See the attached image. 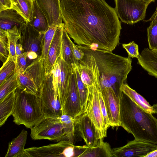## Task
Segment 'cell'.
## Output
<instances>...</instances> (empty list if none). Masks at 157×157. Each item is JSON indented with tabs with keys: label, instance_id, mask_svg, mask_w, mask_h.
<instances>
[{
	"label": "cell",
	"instance_id": "45",
	"mask_svg": "<svg viewBox=\"0 0 157 157\" xmlns=\"http://www.w3.org/2000/svg\"><path fill=\"white\" fill-rule=\"evenodd\" d=\"M152 107L154 113H155L157 114V103L156 104H154Z\"/></svg>",
	"mask_w": 157,
	"mask_h": 157
},
{
	"label": "cell",
	"instance_id": "1",
	"mask_svg": "<svg viewBox=\"0 0 157 157\" xmlns=\"http://www.w3.org/2000/svg\"><path fill=\"white\" fill-rule=\"evenodd\" d=\"M64 28L78 45L112 52L122 29L114 8L105 0H61Z\"/></svg>",
	"mask_w": 157,
	"mask_h": 157
},
{
	"label": "cell",
	"instance_id": "9",
	"mask_svg": "<svg viewBox=\"0 0 157 157\" xmlns=\"http://www.w3.org/2000/svg\"><path fill=\"white\" fill-rule=\"evenodd\" d=\"M31 130L30 136L33 140L47 139L56 142L67 140L59 118L45 117Z\"/></svg>",
	"mask_w": 157,
	"mask_h": 157
},
{
	"label": "cell",
	"instance_id": "47",
	"mask_svg": "<svg viewBox=\"0 0 157 157\" xmlns=\"http://www.w3.org/2000/svg\"><path fill=\"white\" fill-rule=\"evenodd\" d=\"M154 51L155 52H157V50H154Z\"/></svg>",
	"mask_w": 157,
	"mask_h": 157
},
{
	"label": "cell",
	"instance_id": "27",
	"mask_svg": "<svg viewBox=\"0 0 157 157\" xmlns=\"http://www.w3.org/2000/svg\"><path fill=\"white\" fill-rule=\"evenodd\" d=\"M12 9L21 15L27 22L32 20L33 0H11Z\"/></svg>",
	"mask_w": 157,
	"mask_h": 157
},
{
	"label": "cell",
	"instance_id": "36",
	"mask_svg": "<svg viewBox=\"0 0 157 157\" xmlns=\"http://www.w3.org/2000/svg\"><path fill=\"white\" fill-rule=\"evenodd\" d=\"M147 37L149 48L157 50V21L150 23L147 28Z\"/></svg>",
	"mask_w": 157,
	"mask_h": 157
},
{
	"label": "cell",
	"instance_id": "8",
	"mask_svg": "<svg viewBox=\"0 0 157 157\" xmlns=\"http://www.w3.org/2000/svg\"><path fill=\"white\" fill-rule=\"evenodd\" d=\"M116 13L121 22L132 25L144 20L149 4L139 0H114Z\"/></svg>",
	"mask_w": 157,
	"mask_h": 157
},
{
	"label": "cell",
	"instance_id": "28",
	"mask_svg": "<svg viewBox=\"0 0 157 157\" xmlns=\"http://www.w3.org/2000/svg\"><path fill=\"white\" fill-rule=\"evenodd\" d=\"M113 157L112 149L108 143L103 141H100L96 146L88 147L81 157Z\"/></svg>",
	"mask_w": 157,
	"mask_h": 157
},
{
	"label": "cell",
	"instance_id": "41",
	"mask_svg": "<svg viewBox=\"0 0 157 157\" xmlns=\"http://www.w3.org/2000/svg\"><path fill=\"white\" fill-rule=\"evenodd\" d=\"M12 8L11 0H0V11Z\"/></svg>",
	"mask_w": 157,
	"mask_h": 157
},
{
	"label": "cell",
	"instance_id": "29",
	"mask_svg": "<svg viewBox=\"0 0 157 157\" xmlns=\"http://www.w3.org/2000/svg\"><path fill=\"white\" fill-rule=\"evenodd\" d=\"M62 124L67 140L74 144L77 134L79 135L75 124V119L68 115L63 114L59 117Z\"/></svg>",
	"mask_w": 157,
	"mask_h": 157
},
{
	"label": "cell",
	"instance_id": "12",
	"mask_svg": "<svg viewBox=\"0 0 157 157\" xmlns=\"http://www.w3.org/2000/svg\"><path fill=\"white\" fill-rule=\"evenodd\" d=\"M157 149V145L135 140L125 145L112 149L113 157H145Z\"/></svg>",
	"mask_w": 157,
	"mask_h": 157
},
{
	"label": "cell",
	"instance_id": "26",
	"mask_svg": "<svg viewBox=\"0 0 157 157\" xmlns=\"http://www.w3.org/2000/svg\"><path fill=\"white\" fill-rule=\"evenodd\" d=\"M20 86L18 75L16 69L8 78L0 84V101Z\"/></svg>",
	"mask_w": 157,
	"mask_h": 157
},
{
	"label": "cell",
	"instance_id": "33",
	"mask_svg": "<svg viewBox=\"0 0 157 157\" xmlns=\"http://www.w3.org/2000/svg\"><path fill=\"white\" fill-rule=\"evenodd\" d=\"M9 54L7 31L0 28V59L3 63L7 60Z\"/></svg>",
	"mask_w": 157,
	"mask_h": 157
},
{
	"label": "cell",
	"instance_id": "20",
	"mask_svg": "<svg viewBox=\"0 0 157 157\" xmlns=\"http://www.w3.org/2000/svg\"><path fill=\"white\" fill-rule=\"evenodd\" d=\"M137 63L148 74L157 78V52L144 48L137 59Z\"/></svg>",
	"mask_w": 157,
	"mask_h": 157
},
{
	"label": "cell",
	"instance_id": "7",
	"mask_svg": "<svg viewBox=\"0 0 157 157\" xmlns=\"http://www.w3.org/2000/svg\"><path fill=\"white\" fill-rule=\"evenodd\" d=\"M42 111L45 117L57 118L63 114L59 94L54 89L52 73L46 74L40 97Z\"/></svg>",
	"mask_w": 157,
	"mask_h": 157
},
{
	"label": "cell",
	"instance_id": "23",
	"mask_svg": "<svg viewBox=\"0 0 157 157\" xmlns=\"http://www.w3.org/2000/svg\"><path fill=\"white\" fill-rule=\"evenodd\" d=\"M16 90L0 101V126H2L14 112L16 99Z\"/></svg>",
	"mask_w": 157,
	"mask_h": 157
},
{
	"label": "cell",
	"instance_id": "5",
	"mask_svg": "<svg viewBox=\"0 0 157 157\" xmlns=\"http://www.w3.org/2000/svg\"><path fill=\"white\" fill-rule=\"evenodd\" d=\"M17 73L19 88L40 98L46 77L44 60L42 56L41 55L34 59L23 72Z\"/></svg>",
	"mask_w": 157,
	"mask_h": 157
},
{
	"label": "cell",
	"instance_id": "30",
	"mask_svg": "<svg viewBox=\"0 0 157 157\" xmlns=\"http://www.w3.org/2000/svg\"><path fill=\"white\" fill-rule=\"evenodd\" d=\"M7 31L9 48L8 58H12L16 63L17 60L16 46L21 37V32L16 26Z\"/></svg>",
	"mask_w": 157,
	"mask_h": 157
},
{
	"label": "cell",
	"instance_id": "35",
	"mask_svg": "<svg viewBox=\"0 0 157 157\" xmlns=\"http://www.w3.org/2000/svg\"><path fill=\"white\" fill-rule=\"evenodd\" d=\"M15 62L12 58H8L0 70V84L6 80L16 69Z\"/></svg>",
	"mask_w": 157,
	"mask_h": 157
},
{
	"label": "cell",
	"instance_id": "40",
	"mask_svg": "<svg viewBox=\"0 0 157 157\" xmlns=\"http://www.w3.org/2000/svg\"><path fill=\"white\" fill-rule=\"evenodd\" d=\"M72 49L74 55L77 60L78 62L82 60L84 56V52L73 42Z\"/></svg>",
	"mask_w": 157,
	"mask_h": 157
},
{
	"label": "cell",
	"instance_id": "10",
	"mask_svg": "<svg viewBox=\"0 0 157 157\" xmlns=\"http://www.w3.org/2000/svg\"><path fill=\"white\" fill-rule=\"evenodd\" d=\"M44 33L36 30L29 22L22 29L19 41L27 53L28 64L41 55Z\"/></svg>",
	"mask_w": 157,
	"mask_h": 157
},
{
	"label": "cell",
	"instance_id": "38",
	"mask_svg": "<svg viewBox=\"0 0 157 157\" xmlns=\"http://www.w3.org/2000/svg\"><path fill=\"white\" fill-rule=\"evenodd\" d=\"M122 46L127 52L128 56L130 57L138 59L139 57L140 54L139 52L138 46L134 41L128 44H123Z\"/></svg>",
	"mask_w": 157,
	"mask_h": 157
},
{
	"label": "cell",
	"instance_id": "44",
	"mask_svg": "<svg viewBox=\"0 0 157 157\" xmlns=\"http://www.w3.org/2000/svg\"><path fill=\"white\" fill-rule=\"evenodd\" d=\"M145 157H157V149L149 153Z\"/></svg>",
	"mask_w": 157,
	"mask_h": 157
},
{
	"label": "cell",
	"instance_id": "14",
	"mask_svg": "<svg viewBox=\"0 0 157 157\" xmlns=\"http://www.w3.org/2000/svg\"><path fill=\"white\" fill-rule=\"evenodd\" d=\"M68 94L63 108V114L75 119L82 113L78 89L76 74L73 68Z\"/></svg>",
	"mask_w": 157,
	"mask_h": 157
},
{
	"label": "cell",
	"instance_id": "24",
	"mask_svg": "<svg viewBox=\"0 0 157 157\" xmlns=\"http://www.w3.org/2000/svg\"><path fill=\"white\" fill-rule=\"evenodd\" d=\"M33 19L32 21L29 23L36 30L44 33L49 27L48 20L35 1L34 0H33Z\"/></svg>",
	"mask_w": 157,
	"mask_h": 157
},
{
	"label": "cell",
	"instance_id": "39",
	"mask_svg": "<svg viewBox=\"0 0 157 157\" xmlns=\"http://www.w3.org/2000/svg\"><path fill=\"white\" fill-rule=\"evenodd\" d=\"M27 53L25 52L17 57L16 70L17 72H23L28 66L27 61Z\"/></svg>",
	"mask_w": 157,
	"mask_h": 157
},
{
	"label": "cell",
	"instance_id": "2",
	"mask_svg": "<svg viewBox=\"0 0 157 157\" xmlns=\"http://www.w3.org/2000/svg\"><path fill=\"white\" fill-rule=\"evenodd\" d=\"M77 46L84 53L82 60L90 69L100 90L110 88L120 98L121 88L132 69L131 58Z\"/></svg>",
	"mask_w": 157,
	"mask_h": 157
},
{
	"label": "cell",
	"instance_id": "42",
	"mask_svg": "<svg viewBox=\"0 0 157 157\" xmlns=\"http://www.w3.org/2000/svg\"><path fill=\"white\" fill-rule=\"evenodd\" d=\"M18 43L16 45L15 48L17 57L25 52L21 44L20 43Z\"/></svg>",
	"mask_w": 157,
	"mask_h": 157
},
{
	"label": "cell",
	"instance_id": "46",
	"mask_svg": "<svg viewBox=\"0 0 157 157\" xmlns=\"http://www.w3.org/2000/svg\"><path fill=\"white\" fill-rule=\"evenodd\" d=\"M141 1H143L146 2H147L149 4L152 2H155L156 0H139Z\"/></svg>",
	"mask_w": 157,
	"mask_h": 157
},
{
	"label": "cell",
	"instance_id": "17",
	"mask_svg": "<svg viewBox=\"0 0 157 157\" xmlns=\"http://www.w3.org/2000/svg\"><path fill=\"white\" fill-rule=\"evenodd\" d=\"M64 28V24L63 23L57 27L56 30L45 64L46 74L52 73V69L57 59L61 56L62 36Z\"/></svg>",
	"mask_w": 157,
	"mask_h": 157
},
{
	"label": "cell",
	"instance_id": "11",
	"mask_svg": "<svg viewBox=\"0 0 157 157\" xmlns=\"http://www.w3.org/2000/svg\"><path fill=\"white\" fill-rule=\"evenodd\" d=\"M93 85L87 87L88 94L87 101L82 112L86 113L94 124L100 141H103L107 136L105 132L97 88L93 78Z\"/></svg>",
	"mask_w": 157,
	"mask_h": 157
},
{
	"label": "cell",
	"instance_id": "22",
	"mask_svg": "<svg viewBox=\"0 0 157 157\" xmlns=\"http://www.w3.org/2000/svg\"><path fill=\"white\" fill-rule=\"evenodd\" d=\"M72 43L73 42L64 28L62 36L61 56L68 65L71 67L75 64H79V62L76 59L74 54Z\"/></svg>",
	"mask_w": 157,
	"mask_h": 157
},
{
	"label": "cell",
	"instance_id": "3",
	"mask_svg": "<svg viewBox=\"0 0 157 157\" xmlns=\"http://www.w3.org/2000/svg\"><path fill=\"white\" fill-rule=\"evenodd\" d=\"M120 126L135 140L157 145V119L123 92L120 98Z\"/></svg>",
	"mask_w": 157,
	"mask_h": 157
},
{
	"label": "cell",
	"instance_id": "31",
	"mask_svg": "<svg viewBox=\"0 0 157 157\" xmlns=\"http://www.w3.org/2000/svg\"><path fill=\"white\" fill-rule=\"evenodd\" d=\"M78 65L79 64H75L72 67L74 69L76 74L77 86L82 112L86 103L88 91V88L81 80L78 69Z\"/></svg>",
	"mask_w": 157,
	"mask_h": 157
},
{
	"label": "cell",
	"instance_id": "34",
	"mask_svg": "<svg viewBox=\"0 0 157 157\" xmlns=\"http://www.w3.org/2000/svg\"><path fill=\"white\" fill-rule=\"evenodd\" d=\"M78 69L81 79L86 87L93 85V75L88 66L82 60L79 61Z\"/></svg>",
	"mask_w": 157,
	"mask_h": 157
},
{
	"label": "cell",
	"instance_id": "6",
	"mask_svg": "<svg viewBox=\"0 0 157 157\" xmlns=\"http://www.w3.org/2000/svg\"><path fill=\"white\" fill-rule=\"evenodd\" d=\"M87 147L86 145H75L66 140L40 147L25 149L24 157H81Z\"/></svg>",
	"mask_w": 157,
	"mask_h": 157
},
{
	"label": "cell",
	"instance_id": "37",
	"mask_svg": "<svg viewBox=\"0 0 157 157\" xmlns=\"http://www.w3.org/2000/svg\"><path fill=\"white\" fill-rule=\"evenodd\" d=\"M93 78L95 82L97 88L101 110L103 119L104 131L105 134H107V130L109 127H110V123L101 92L98 89L97 84L93 76Z\"/></svg>",
	"mask_w": 157,
	"mask_h": 157
},
{
	"label": "cell",
	"instance_id": "43",
	"mask_svg": "<svg viewBox=\"0 0 157 157\" xmlns=\"http://www.w3.org/2000/svg\"><path fill=\"white\" fill-rule=\"evenodd\" d=\"M157 21V7L156 8V10L151 17L149 19L145 21V22L151 21L154 22Z\"/></svg>",
	"mask_w": 157,
	"mask_h": 157
},
{
	"label": "cell",
	"instance_id": "15",
	"mask_svg": "<svg viewBox=\"0 0 157 157\" xmlns=\"http://www.w3.org/2000/svg\"><path fill=\"white\" fill-rule=\"evenodd\" d=\"M106 109L110 126H120V98L110 88L100 91Z\"/></svg>",
	"mask_w": 157,
	"mask_h": 157
},
{
	"label": "cell",
	"instance_id": "32",
	"mask_svg": "<svg viewBox=\"0 0 157 157\" xmlns=\"http://www.w3.org/2000/svg\"><path fill=\"white\" fill-rule=\"evenodd\" d=\"M58 26L55 25L49 26L48 30L44 33L41 56L44 60L45 64L47 59L50 46Z\"/></svg>",
	"mask_w": 157,
	"mask_h": 157
},
{
	"label": "cell",
	"instance_id": "4",
	"mask_svg": "<svg viewBox=\"0 0 157 157\" xmlns=\"http://www.w3.org/2000/svg\"><path fill=\"white\" fill-rule=\"evenodd\" d=\"M16 93L13 121L18 125L23 124L31 129L45 118L41 98L19 87L16 90Z\"/></svg>",
	"mask_w": 157,
	"mask_h": 157
},
{
	"label": "cell",
	"instance_id": "19",
	"mask_svg": "<svg viewBox=\"0 0 157 157\" xmlns=\"http://www.w3.org/2000/svg\"><path fill=\"white\" fill-rule=\"evenodd\" d=\"M60 64L61 79L59 95L63 108L69 91L73 68L64 60L61 56Z\"/></svg>",
	"mask_w": 157,
	"mask_h": 157
},
{
	"label": "cell",
	"instance_id": "25",
	"mask_svg": "<svg viewBox=\"0 0 157 157\" xmlns=\"http://www.w3.org/2000/svg\"><path fill=\"white\" fill-rule=\"evenodd\" d=\"M120 89L122 92L144 110L151 114L154 113L152 106L147 100L135 90L130 87L127 83H123Z\"/></svg>",
	"mask_w": 157,
	"mask_h": 157
},
{
	"label": "cell",
	"instance_id": "13",
	"mask_svg": "<svg viewBox=\"0 0 157 157\" xmlns=\"http://www.w3.org/2000/svg\"><path fill=\"white\" fill-rule=\"evenodd\" d=\"M75 119L78 132L86 145L89 147L96 146L100 139L96 127L90 119L82 112Z\"/></svg>",
	"mask_w": 157,
	"mask_h": 157
},
{
	"label": "cell",
	"instance_id": "21",
	"mask_svg": "<svg viewBox=\"0 0 157 157\" xmlns=\"http://www.w3.org/2000/svg\"><path fill=\"white\" fill-rule=\"evenodd\" d=\"M27 134V131L23 129L17 137L9 143L5 157H24Z\"/></svg>",
	"mask_w": 157,
	"mask_h": 157
},
{
	"label": "cell",
	"instance_id": "18",
	"mask_svg": "<svg viewBox=\"0 0 157 157\" xmlns=\"http://www.w3.org/2000/svg\"><path fill=\"white\" fill-rule=\"evenodd\" d=\"M27 22L17 11L9 9L0 11V28L5 30L17 26L21 30Z\"/></svg>",
	"mask_w": 157,
	"mask_h": 157
},
{
	"label": "cell",
	"instance_id": "16",
	"mask_svg": "<svg viewBox=\"0 0 157 157\" xmlns=\"http://www.w3.org/2000/svg\"><path fill=\"white\" fill-rule=\"evenodd\" d=\"M45 16L49 26H58L62 19L60 10V0H34Z\"/></svg>",
	"mask_w": 157,
	"mask_h": 157
}]
</instances>
